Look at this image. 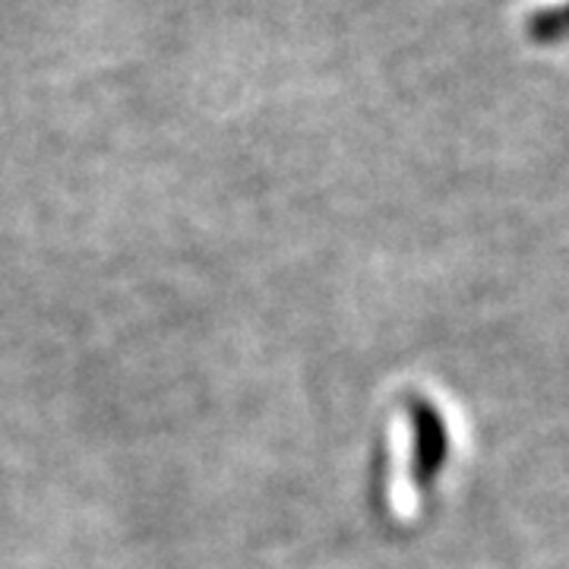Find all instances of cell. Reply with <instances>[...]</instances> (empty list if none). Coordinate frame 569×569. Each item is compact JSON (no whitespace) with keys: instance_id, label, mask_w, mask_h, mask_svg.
Masks as SVG:
<instances>
[{"instance_id":"1","label":"cell","mask_w":569,"mask_h":569,"mask_svg":"<svg viewBox=\"0 0 569 569\" xmlns=\"http://www.w3.org/2000/svg\"><path fill=\"white\" fill-rule=\"evenodd\" d=\"M411 430H415V452H411V481L418 488H430L440 475V468L447 466L449 437L447 425L440 418V411L425 402V399H411Z\"/></svg>"},{"instance_id":"2","label":"cell","mask_w":569,"mask_h":569,"mask_svg":"<svg viewBox=\"0 0 569 569\" xmlns=\"http://www.w3.org/2000/svg\"><path fill=\"white\" fill-rule=\"evenodd\" d=\"M529 36L535 41H563L569 39V3L557 10H545L529 20Z\"/></svg>"}]
</instances>
